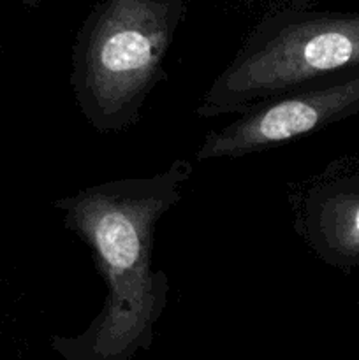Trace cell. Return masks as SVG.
I'll use <instances>...</instances> for the list:
<instances>
[{
  "mask_svg": "<svg viewBox=\"0 0 359 360\" xmlns=\"http://www.w3.org/2000/svg\"><path fill=\"white\" fill-rule=\"evenodd\" d=\"M39 2H41V0H27V4H28V6H32V7H34V6H37Z\"/></svg>",
  "mask_w": 359,
  "mask_h": 360,
  "instance_id": "obj_6",
  "label": "cell"
},
{
  "mask_svg": "<svg viewBox=\"0 0 359 360\" xmlns=\"http://www.w3.org/2000/svg\"><path fill=\"white\" fill-rule=\"evenodd\" d=\"M296 232L327 266L359 267V165L329 171L296 197Z\"/></svg>",
  "mask_w": 359,
  "mask_h": 360,
  "instance_id": "obj_5",
  "label": "cell"
},
{
  "mask_svg": "<svg viewBox=\"0 0 359 360\" xmlns=\"http://www.w3.org/2000/svg\"><path fill=\"white\" fill-rule=\"evenodd\" d=\"M192 172V162L176 158L150 178L99 183L53 202L63 227L88 246L108 288L87 330L51 338L63 360H130L150 350L169 299L168 274L151 269L155 229L180 202Z\"/></svg>",
  "mask_w": 359,
  "mask_h": 360,
  "instance_id": "obj_1",
  "label": "cell"
},
{
  "mask_svg": "<svg viewBox=\"0 0 359 360\" xmlns=\"http://www.w3.org/2000/svg\"><path fill=\"white\" fill-rule=\"evenodd\" d=\"M352 69H359V16L277 13L253 28L196 115H246L301 84Z\"/></svg>",
  "mask_w": 359,
  "mask_h": 360,
  "instance_id": "obj_3",
  "label": "cell"
},
{
  "mask_svg": "<svg viewBox=\"0 0 359 360\" xmlns=\"http://www.w3.org/2000/svg\"><path fill=\"white\" fill-rule=\"evenodd\" d=\"M359 115V69L310 81L204 137L197 162L239 158L284 146Z\"/></svg>",
  "mask_w": 359,
  "mask_h": 360,
  "instance_id": "obj_4",
  "label": "cell"
},
{
  "mask_svg": "<svg viewBox=\"0 0 359 360\" xmlns=\"http://www.w3.org/2000/svg\"><path fill=\"white\" fill-rule=\"evenodd\" d=\"M187 14L185 0H99L73 46L70 86L99 134L130 129L148 95L168 79L164 60Z\"/></svg>",
  "mask_w": 359,
  "mask_h": 360,
  "instance_id": "obj_2",
  "label": "cell"
}]
</instances>
